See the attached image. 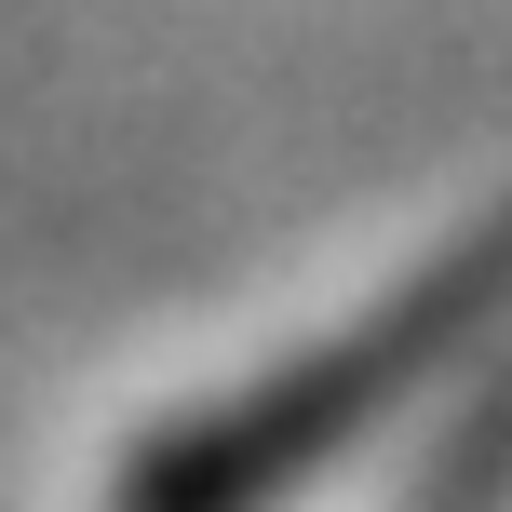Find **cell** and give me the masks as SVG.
<instances>
[{
	"label": "cell",
	"mask_w": 512,
	"mask_h": 512,
	"mask_svg": "<svg viewBox=\"0 0 512 512\" xmlns=\"http://www.w3.org/2000/svg\"><path fill=\"white\" fill-rule=\"evenodd\" d=\"M512 472V378L472 405V432H459V472H445V499H472V486H499Z\"/></svg>",
	"instance_id": "7a4b0ae2"
},
{
	"label": "cell",
	"mask_w": 512,
	"mask_h": 512,
	"mask_svg": "<svg viewBox=\"0 0 512 512\" xmlns=\"http://www.w3.org/2000/svg\"><path fill=\"white\" fill-rule=\"evenodd\" d=\"M499 324H512V203L472 216L418 283H391V297L351 310L337 337H310V351H283L270 378L162 418V432L122 459L108 512H270V499H297L310 472H337L418 378H445L459 351H486Z\"/></svg>",
	"instance_id": "6da1fadb"
}]
</instances>
